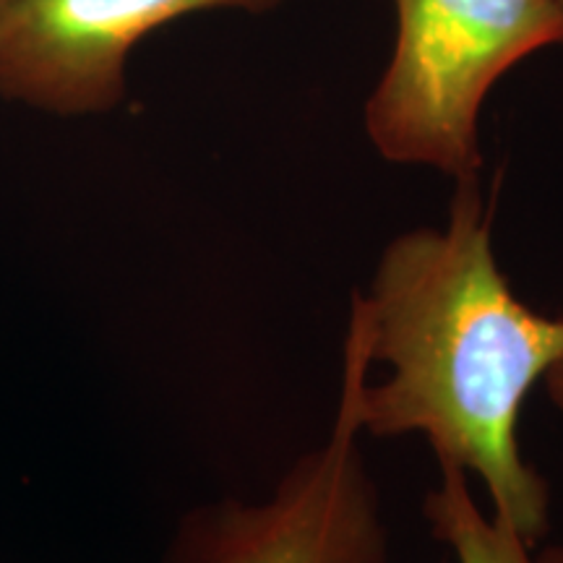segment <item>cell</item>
I'll return each mask as SVG.
<instances>
[{
  "instance_id": "obj_1",
  "label": "cell",
  "mask_w": 563,
  "mask_h": 563,
  "mask_svg": "<svg viewBox=\"0 0 563 563\" xmlns=\"http://www.w3.org/2000/svg\"><path fill=\"white\" fill-rule=\"evenodd\" d=\"M371 363L389 376L357 384L363 435L420 433L435 462L475 475L490 514L530 545L551 532V483L519 446L522 407L563 355V313L517 298L493 251V194L481 175L454 180L441 228L386 243L365 295H352Z\"/></svg>"
},
{
  "instance_id": "obj_2",
  "label": "cell",
  "mask_w": 563,
  "mask_h": 563,
  "mask_svg": "<svg viewBox=\"0 0 563 563\" xmlns=\"http://www.w3.org/2000/svg\"><path fill=\"white\" fill-rule=\"evenodd\" d=\"M397 40L363 123L386 162L460 180L483 173L481 110L504 74L563 47L555 0H394Z\"/></svg>"
},
{
  "instance_id": "obj_3",
  "label": "cell",
  "mask_w": 563,
  "mask_h": 563,
  "mask_svg": "<svg viewBox=\"0 0 563 563\" xmlns=\"http://www.w3.org/2000/svg\"><path fill=\"white\" fill-rule=\"evenodd\" d=\"M371 340L350 300L340 402L329 435L262 501L222 498L183 514L162 563H389V527L357 420Z\"/></svg>"
},
{
  "instance_id": "obj_4",
  "label": "cell",
  "mask_w": 563,
  "mask_h": 563,
  "mask_svg": "<svg viewBox=\"0 0 563 563\" xmlns=\"http://www.w3.org/2000/svg\"><path fill=\"white\" fill-rule=\"evenodd\" d=\"M282 0H0V97L58 118L115 110L146 34L196 11H269Z\"/></svg>"
},
{
  "instance_id": "obj_5",
  "label": "cell",
  "mask_w": 563,
  "mask_h": 563,
  "mask_svg": "<svg viewBox=\"0 0 563 563\" xmlns=\"http://www.w3.org/2000/svg\"><path fill=\"white\" fill-rule=\"evenodd\" d=\"M441 481L428 490L422 514L435 540L454 553L456 563H563V545H530L509 525L477 506L467 473L439 464Z\"/></svg>"
},
{
  "instance_id": "obj_6",
  "label": "cell",
  "mask_w": 563,
  "mask_h": 563,
  "mask_svg": "<svg viewBox=\"0 0 563 563\" xmlns=\"http://www.w3.org/2000/svg\"><path fill=\"white\" fill-rule=\"evenodd\" d=\"M543 389H545L548 399H551V405L555 407V410L563 412V355L559 357V361H555L553 368L545 373Z\"/></svg>"
},
{
  "instance_id": "obj_7",
  "label": "cell",
  "mask_w": 563,
  "mask_h": 563,
  "mask_svg": "<svg viewBox=\"0 0 563 563\" xmlns=\"http://www.w3.org/2000/svg\"><path fill=\"white\" fill-rule=\"evenodd\" d=\"M555 3H559V5H561V11H563V0H555Z\"/></svg>"
}]
</instances>
